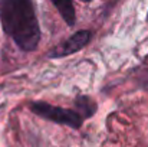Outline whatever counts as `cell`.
<instances>
[{"mask_svg": "<svg viewBox=\"0 0 148 147\" xmlns=\"http://www.w3.org/2000/svg\"><path fill=\"white\" fill-rule=\"evenodd\" d=\"M82 1H91V0H82Z\"/></svg>", "mask_w": 148, "mask_h": 147, "instance_id": "cell-6", "label": "cell"}, {"mask_svg": "<svg viewBox=\"0 0 148 147\" xmlns=\"http://www.w3.org/2000/svg\"><path fill=\"white\" fill-rule=\"evenodd\" d=\"M3 30L23 50H35L40 42V29L32 0H1Z\"/></svg>", "mask_w": 148, "mask_h": 147, "instance_id": "cell-1", "label": "cell"}, {"mask_svg": "<svg viewBox=\"0 0 148 147\" xmlns=\"http://www.w3.org/2000/svg\"><path fill=\"white\" fill-rule=\"evenodd\" d=\"M50 1L58 9V12L60 13L62 19L69 26H73L75 22H76V13H75V7H73L72 0H50Z\"/></svg>", "mask_w": 148, "mask_h": 147, "instance_id": "cell-4", "label": "cell"}, {"mask_svg": "<svg viewBox=\"0 0 148 147\" xmlns=\"http://www.w3.org/2000/svg\"><path fill=\"white\" fill-rule=\"evenodd\" d=\"M30 110L36 115H39L45 120L53 121L56 124L68 126L71 128H79L84 123V117L78 111L66 110V108H62V107H55V105L48 104V102H40V101L32 102Z\"/></svg>", "mask_w": 148, "mask_h": 147, "instance_id": "cell-2", "label": "cell"}, {"mask_svg": "<svg viewBox=\"0 0 148 147\" xmlns=\"http://www.w3.org/2000/svg\"><path fill=\"white\" fill-rule=\"evenodd\" d=\"M76 107H78V112L84 117H91L94 115V112L97 111V105L92 99L86 97H79L76 99Z\"/></svg>", "mask_w": 148, "mask_h": 147, "instance_id": "cell-5", "label": "cell"}, {"mask_svg": "<svg viewBox=\"0 0 148 147\" xmlns=\"http://www.w3.org/2000/svg\"><path fill=\"white\" fill-rule=\"evenodd\" d=\"M89 41H91V32H89V30H79V32L73 33V35L60 46V50H58L56 53H53V56L59 58V56H65V55L75 53V52L81 50Z\"/></svg>", "mask_w": 148, "mask_h": 147, "instance_id": "cell-3", "label": "cell"}]
</instances>
